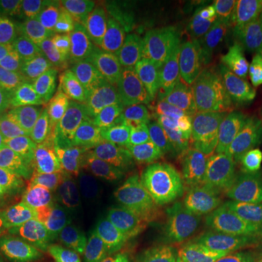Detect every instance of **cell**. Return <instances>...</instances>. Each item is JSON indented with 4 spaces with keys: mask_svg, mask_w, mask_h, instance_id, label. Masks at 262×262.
Masks as SVG:
<instances>
[{
    "mask_svg": "<svg viewBox=\"0 0 262 262\" xmlns=\"http://www.w3.org/2000/svg\"><path fill=\"white\" fill-rule=\"evenodd\" d=\"M173 120L192 136L215 166L226 170L234 169L246 136L230 108L207 102L192 94L185 108Z\"/></svg>",
    "mask_w": 262,
    "mask_h": 262,
    "instance_id": "obj_1",
    "label": "cell"
},
{
    "mask_svg": "<svg viewBox=\"0 0 262 262\" xmlns=\"http://www.w3.org/2000/svg\"><path fill=\"white\" fill-rule=\"evenodd\" d=\"M242 207L230 170L210 165L179 188L169 207L175 229L184 239L207 215Z\"/></svg>",
    "mask_w": 262,
    "mask_h": 262,
    "instance_id": "obj_2",
    "label": "cell"
},
{
    "mask_svg": "<svg viewBox=\"0 0 262 262\" xmlns=\"http://www.w3.org/2000/svg\"><path fill=\"white\" fill-rule=\"evenodd\" d=\"M139 120L147 127L178 117L194 92L181 79L166 50L150 44L149 57L140 69Z\"/></svg>",
    "mask_w": 262,
    "mask_h": 262,
    "instance_id": "obj_3",
    "label": "cell"
},
{
    "mask_svg": "<svg viewBox=\"0 0 262 262\" xmlns=\"http://www.w3.org/2000/svg\"><path fill=\"white\" fill-rule=\"evenodd\" d=\"M141 140L165 169L175 194L185 182L213 165L192 136L175 120L149 125Z\"/></svg>",
    "mask_w": 262,
    "mask_h": 262,
    "instance_id": "obj_4",
    "label": "cell"
},
{
    "mask_svg": "<svg viewBox=\"0 0 262 262\" xmlns=\"http://www.w3.org/2000/svg\"><path fill=\"white\" fill-rule=\"evenodd\" d=\"M214 29L203 12H191L173 35L168 51L187 88L200 94L214 57Z\"/></svg>",
    "mask_w": 262,
    "mask_h": 262,
    "instance_id": "obj_5",
    "label": "cell"
},
{
    "mask_svg": "<svg viewBox=\"0 0 262 262\" xmlns=\"http://www.w3.org/2000/svg\"><path fill=\"white\" fill-rule=\"evenodd\" d=\"M170 241L185 244L175 229L169 208L140 201L128 232L114 246L105 262H151Z\"/></svg>",
    "mask_w": 262,
    "mask_h": 262,
    "instance_id": "obj_6",
    "label": "cell"
},
{
    "mask_svg": "<svg viewBox=\"0 0 262 262\" xmlns=\"http://www.w3.org/2000/svg\"><path fill=\"white\" fill-rule=\"evenodd\" d=\"M143 201L160 207L172 206L175 188L155 155L141 139L124 143L118 155L117 179Z\"/></svg>",
    "mask_w": 262,
    "mask_h": 262,
    "instance_id": "obj_7",
    "label": "cell"
},
{
    "mask_svg": "<svg viewBox=\"0 0 262 262\" xmlns=\"http://www.w3.org/2000/svg\"><path fill=\"white\" fill-rule=\"evenodd\" d=\"M249 79V58L233 41L220 32L215 34L213 63L198 96L207 102L232 110L245 92Z\"/></svg>",
    "mask_w": 262,
    "mask_h": 262,
    "instance_id": "obj_8",
    "label": "cell"
},
{
    "mask_svg": "<svg viewBox=\"0 0 262 262\" xmlns=\"http://www.w3.org/2000/svg\"><path fill=\"white\" fill-rule=\"evenodd\" d=\"M84 220L75 211H53L27 215L12 229L47 261L63 262Z\"/></svg>",
    "mask_w": 262,
    "mask_h": 262,
    "instance_id": "obj_9",
    "label": "cell"
},
{
    "mask_svg": "<svg viewBox=\"0 0 262 262\" xmlns=\"http://www.w3.org/2000/svg\"><path fill=\"white\" fill-rule=\"evenodd\" d=\"M89 208L83 195L76 189L66 169L50 163L24 187L20 211L27 215L53 211H80Z\"/></svg>",
    "mask_w": 262,
    "mask_h": 262,
    "instance_id": "obj_10",
    "label": "cell"
},
{
    "mask_svg": "<svg viewBox=\"0 0 262 262\" xmlns=\"http://www.w3.org/2000/svg\"><path fill=\"white\" fill-rule=\"evenodd\" d=\"M117 141L102 136L82 150L64 166L76 189L89 207L98 204L106 194L114 172V151Z\"/></svg>",
    "mask_w": 262,
    "mask_h": 262,
    "instance_id": "obj_11",
    "label": "cell"
},
{
    "mask_svg": "<svg viewBox=\"0 0 262 262\" xmlns=\"http://www.w3.org/2000/svg\"><path fill=\"white\" fill-rule=\"evenodd\" d=\"M120 9L144 32L150 44L168 50L179 27L191 15V6L181 0H124Z\"/></svg>",
    "mask_w": 262,
    "mask_h": 262,
    "instance_id": "obj_12",
    "label": "cell"
},
{
    "mask_svg": "<svg viewBox=\"0 0 262 262\" xmlns=\"http://www.w3.org/2000/svg\"><path fill=\"white\" fill-rule=\"evenodd\" d=\"M37 57L44 70L58 77L73 91L110 70V66L89 56L73 35L54 38L46 47L39 48Z\"/></svg>",
    "mask_w": 262,
    "mask_h": 262,
    "instance_id": "obj_13",
    "label": "cell"
},
{
    "mask_svg": "<svg viewBox=\"0 0 262 262\" xmlns=\"http://www.w3.org/2000/svg\"><path fill=\"white\" fill-rule=\"evenodd\" d=\"M102 136H106L105 130L84 108L60 121L47 124L39 144L54 163L60 162L66 166L82 150Z\"/></svg>",
    "mask_w": 262,
    "mask_h": 262,
    "instance_id": "obj_14",
    "label": "cell"
},
{
    "mask_svg": "<svg viewBox=\"0 0 262 262\" xmlns=\"http://www.w3.org/2000/svg\"><path fill=\"white\" fill-rule=\"evenodd\" d=\"M139 207L140 198L120 181H115L98 203L94 219L103 261H106L114 246L128 232L139 213Z\"/></svg>",
    "mask_w": 262,
    "mask_h": 262,
    "instance_id": "obj_15",
    "label": "cell"
},
{
    "mask_svg": "<svg viewBox=\"0 0 262 262\" xmlns=\"http://www.w3.org/2000/svg\"><path fill=\"white\" fill-rule=\"evenodd\" d=\"M248 215L244 207L227 208L207 215L185 237V246L198 256H210L230 249Z\"/></svg>",
    "mask_w": 262,
    "mask_h": 262,
    "instance_id": "obj_16",
    "label": "cell"
},
{
    "mask_svg": "<svg viewBox=\"0 0 262 262\" xmlns=\"http://www.w3.org/2000/svg\"><path fill=\"white\" fill-rule=\"evenodd\" d=\"M24 91L46 125L86 108L76 91L47 70H41L32 76Z\"/></svg>",
    "mask_w": 262,
    "mask_h": 262,
    "instance_id": "obj_17",
    "label": "cell"
},
{
    "mask_svg": "<svg viewBox=\"0 0 262 262\" xmlns=\"http://www.w3.org/2000/svg\"><path fill=\"white\" fill-rule=\"evenodd\" d=\"M76 92L83 101L86 110L105 130L106 136L113 137L115 141L125 143L136 139L134 133L137 118L114 101L103 84L102 76L86 82Z\"/></svg>",
    "mask_w": 262,
    "mask_h": 262,
    "instance_id": "obj_18",
    "label": "cell"
},
{
    "mask_svg": "<svg viewBox=\"0 0 262 262\" xmlns=\"http://www.w3.org/2000/svg\"><path fill=\"white\" fill-rule=\"evenodd\" d=\"M118 3H102L76 29L73 38L94 60L108 66V58L120 29Z\"/></svg>",
    "mask_w": 262,
    "mask_h": 262,
    "instance_id": "obj_19",
    "label": "cell"
},
{
    "mask_svg": "<svg viewBox=\"0 0 262 262\" xmlns=\"http://www.w3.org/2000/svg\"><path fill=\"white\" fill-rule=\"evenodd\" d=\"M54 163L41 144L12 140L0 134V173L25 187L38 172Z\"/></svg>",
    "mask_w": 262,
    "mask_h": 262,
    "instance_id": "obj_20",
    "label": "cell"
},
{
    "mask_svg": "<svg viewBox=\"0 0 262 262\" xmlns=\"http://www.w3.org/2000/svg\"><path fill=\"white\" fill-rule=\"evenodd\" d=\"M234 184L248 214L262 211V137H246L234 166Z\"/></svg>",
    "mask_w": 262,
    "mask_h": 262,
    "instance_id": "obj_21",
    "label": "cell"
},
{
    "mask_svg": "<svg viewBox=\"0 0 262 262\" xmlns=\"http://www.w3.org/2000/svg\"><path fill=\"white\" fill-rule=\"evenodd\" d=\"M34 57L29 47L10 32L0 34V88L25 89L34 76Z\"/></svg>",
    "mask_w": 262,
    "mask_h": 262,
    "instance_id": "obj_22",
    "label": "cell"
},
{
    "mask_svg": "<svg viewBox=\"0 0 262 262\" xmlns=\"http://www.w3.org/2000/svg\"><path fill=\"white\" fill-rule=\"evenodd\" d=\"M102 3L88 0H47L42 13V27L54 38L70 37Z\"/></svg>",
    "mask_w": 262,
    "mask_h": 262,
    "instance_id": "obj_23",
    "label": "cell"
},
{
    "mask_svg": "<svg viewBox=\"0 0 262 262\" xmlns=\"http://www.w3.org/2000/svg\"><path fill=\"white\" fill-rule=\"evenodd\" d=\"M149 50L150 42L144 32L121 12L120 29L110 53L108 66H113V69H140L149 57Z\"/></svg>",
    "mask_w": 262,
    "mask_h": 262,
    "instance_id": "obj_24",
    "label": "cell"
},
{
    "mask_svg": "<svg viewBox=\"0 0 262 262\" xmlns=\"http://www.w3.org/2000/svg\"><path fill=\"white\" fill-rule=\"evenodd\" d=\"M215 24L223 34L244 51L251 63L262 60V29L255 24L244 20L237 13L226 6H219L214 13ZM219 29V31H220Z\"/></svg>",
    "mask_w": 262,
    "mask_h": 262,
    "instance_id": "obj_25",
    "label": "cell"
},
{
    "mask_svg": "<svg viewBox=\"0 0 262 262\" xmlns=\"http://www.w3.org/2000/svg\"><path fill=\"white\" fill-rule=\"evenodd\" d=\"M46 128V122L41 118L37 108L25 99L22 103L0 121V134L12 140L39 144Z\"/></svg>",
    "mask_w": 262,
    "mask_h": 262,
    "instance_id": "obj_26",
    "label": "cell"
},
{
    "mask_svg": "<svg viewBox=\"0 0 262 262\" xmlns=\"http://www.w3.org/2000/svg\"><path fill=\"white\" fill-rule=\"evenodd\" d=\"M232 111L245 136L262 137V67L251 75L249 83Z\"/></svg>",
    "mask_w": 262,
    "mask_h": 262,
    "instance_id": "obj_27",
    "label": "cell"
},
{
    "mask_svg": "<svg viewBox=\"0 0 262 262\" xmlns=\"http://www.w3.org/2000/svg\"><path fill=\"white\" fill-rule=\"evenodd\" d=\"M102 82L114 101L139 120L141 79L139 69H110Z\"/></svg>",
    "mask_w": 262,
    "mask_h": 262,
    "instance_id": "obj_28",
    "label": "cell"
},
{
    "mask_svg": "<svg viewBox=\"0 0 262 262\" xmlns=\"http://www.w3.org/2000/svg\"><path fill=\"white\" fill-rule=\"evenodd\" d=\"M42 0H0V28L35 31L42 27Z\"/></svg>",
    "mask_w": 262,
    "mask_h": 262,
    "instance_id": "obj_29",
    "label": "cell"
},
{
    "mask_svg": "<svg viewBox=\"0 0 262 262\" xmlns=\"http://www.w3.org/2000/svg\"><path fill=\"white\" fill-rule=\"evenodd\" d=\"M63 262H105L101 253L99 236L95 226L94 215L84 220L80 232L76 236L75 242Z\"/></svg>",
    "mask_w": 262,
    "mask_h": 262,
    "instance_id": "obj_30",
    "label": "cell"
},
{
    "mask_svg": "<svg viewBox=\"0 0 262 262\" xmlns=\"http://www.w3.org/2000/svg\"><path fill=\"white\" fill-rule=\"evenodd\" d=\"M0 262H50L9 229L0 234Z\"/></svg>",
    "mask_w": 262,
    "mask_h": 262,
    "instance_id": "obj_31",
    "label": "cell"
},
{
    "mask_svg": "<svg viewBox=\"0 0 262 262\" xmlns=\"http://www.w3.org/2000/svg\"><path fill=\"white\" fill-rule=\"evenodd\" d=\"M24 187L0 173V227L8 225L20 211Z\"/></svg>",
    "mask_w": 262,
    "mask_h": 262,
    "instance_id": "obj_32",
    "label": "cell"
},
{
    "mask_svg": "<svg viewBox=\"0 0 262 262\" xmlns=\"http://www.w3.org/2000/svg\"><path fill=\"white\" fill-rule=\"evenodd\" d=\"M232 248H245L262 255V211L251 214V217L246 219Z\"/></svg>",
    "mask_w": 262,
    "mask_h": 262,
    "instance_id": "obj_33",
    "label": "cell"
},
{
    "mask_svg": "<svg viewBox=\"0 0 262 262\" xmlns=\"http://www.w3.org/2000/svg\"><path fill=\"white\" fill-rule=\"evenodd\" d=\"M151 262H201V256L191 252L185 244L170 241L165 244Z\"/></svg>",
    "mask_w": 262,
    "mask_h": 262,
    "instance_id": "obj_34",
    "label": "cell"
},
{
    "mask_svg": "<svg viewBox=\"0 0 262 262\" xmlns=\"http://www.w3.org/2000/svg\"><path fill=\"white\" fill-rule=\"evenodd\" d=\"M201 262H262V255L245 248H230L215 255L201 256Z\"/></svg>",
    "mask_w": 262,
    "mask_h": 262,
    "instance_id": "obj_35",
    "label": "cell"
},
{
    "mask_svg": "<svg viewBox=\"0 0 262 262\" xmlns=\"http://www.w3.org/2000/svg\"><path fill=\"white\" fill-rule=\"evenodd\" d=\"M27 99L24 89H5L0 88V121L8 117L19 103Z\"/></svg>",
    "mask_w": 262,
    "mask_h": 262,
    "instance_id": "obj_36",
    "label": "cell"
}]
</instances>
